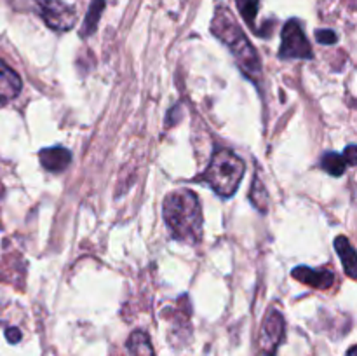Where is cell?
Listing matches in <instances>:
<instances>
[{
  "instance_id": "cell-9",
  "label": "cell",
  "mask_w": 357,
  "mask_h": 356,
  "mask_svg": "<svg viewBox=\"0 0 357 356\" xmlns=\"http://www.w3.org/2000/svg\"><path fill=\"white\" fill-rule=\"evenodd\" d=\"M42 166L51 173H61L72 161V154L65 147H51V149H42L38 154Z\"/></svg>"
},
{
  "instance_id": "cell-11",
  "label": "cell",
  "mask_w": 357,
  "mask_h": 356,
  "mask_svg": "<svg viewBox=\"0 0 357 356\" xmlns=\"http://www.w3.org/2000/svg\"><path fill=\"white\" fill-rule=\"evenodd\" d=\"M128 349L131 356H155L150 337L143 330L132 332L128 341Z\"/></svg>"
},
{
  "instance_id": "cell-5",
  "label": "cell",
  "mask_w": 357,
  "mask_h": 356,
  "mask_svg": "<svg viewBox=\"0 0 357 356\" xmlns=\"http://www.w3.org/2000/svg\"><path fill=\"white\" fill-rule=\"evenodd\" d=\"M284 332L286 323L282 314L279 313L278 309L268 311L260 335V348L264 356H275L278 348L281 346V342L284 341Z\"/></svg>"
},
{
  "instance_id": "cell-13",
  "label": "cell",
  "mask_w": 357,
  "mask_h": 356,
  "mask_svg": "<svg viewBox=\"0 0 357 356\" xmlns=\"http://www.w3.org/2000/svg\"><path fill=\"white\" fill-rule=\"evenodd\" d=\"M105 9V0H93L89 7V13H87L86 21H84V28H82V35H91L94 30H96V24L100 21L101 13Z\"/></svg>"
},
{
  "instance_id": "cell-10",
  "label": "cell",
  "mask_w": 357,
  "mask_h": 356,
  "mask_svg": "<svg viewBox=\"0 0 357 356\" xmlns=\"http://www.w3.org/2000/svg\"><path fill=\"white\" fill-rule=\"evenodd\" d=\"M335 250H337L338 257H340L342 264H344L345 272H347L349 278L354 279L357 276V258H356V251L352 248L351 241L347 239L345 236H338L335 239Z\"/></svg>"
},
{
  "instance_id": "cell-6",
  "label": "cell",
  "mask_w": 357,
  "mask_h": 356,
  "mask_svg": "<svg viewBox=\"0 0 357 356\" xmlns=\"http://www.w3.org/2000/svg\"><path fill=\"white\" fill-rule=\"evenodd\" d=\"M49 28L56 31H66L73 28L77 21V14L72 6L61 0H49L38 13Z\"/></svg>"
},
{
  "instance_id": "cell-2",
  "label": "cell",
  "mask_w": 357,
  "mask_h": 356,
  "mask_svg": "<svg viewBox=\"0 0 357 356\" xmlns=\"http://www.w3.org/2000/svg\"><path fill=\"white\" fill-rule=\"evenodd\" d=\"M211 30L227 47L232 51L234 58H236L237 65L241 66L244 73L251 79L258 80L261 77V63L258 58L257 51H255L253 44L250 42V38L244 35L243 28L237 24V21L234 20L232 14L229 13V9L223 6H220L216 9L215 17H213Z\"/></svg>"
},
{
  "instance_id": "cell-14",
  "label": "cell",
  "mask_w": 357,
  "mask_h": 356,
  "mask_svg": "<svg viewBox=\"0 0 357 356\" xmlns=\"http://www.w3.org/2000/svg\"><path fill=\"white\" fill-rule=\"evenodd\" d=\"M250 199L257 209H260V212H265V209H267L268 194H267V188H265L264 181H261L260 178H255L253 187H251V192H250Z\"/></svg>"
},
{
  "instance_id": "cell-20",
  "label": "cell",
  "mask_w": 357,
  "mask_h": 356,
  "mask_svg": "<svg viewBox=\"0 0 357 356\" xmlns=\"http://www.w3.org/2000/svg\"><path fill=\"white\" fill-rule=\"evenodd\" d=\"M356 351H357L356 346H351V348H349V351H347V356H356Z\"/></svg>"
},
{
  "instance_id": "cell-19",
  "label": "cell",
  "mask_w": 357,
  "mask_h": 356,
  "mask_svg": "<svg viewBox=\"0 0 357 356\" xmlns=\"http://www.w3.org/2000/svg\"><path fill=\"white\" fill-rule=\"evenodd\" d=\"M47 2H49V0H23L24 6L31 7V9L37 10V13H40V9H42V7H44Z\"/></svg>"
},
{
  "instance_id": "cell-17",
  "label": "cell",
  "mask_w": 357,
  "mask_h": 356,
  "mask_svg": "<svg viewBox=\"0 0 357 356\" xmlns=\"http://www.w3.org/2000/svg\"><path fill=\"white\" fill-rule=\"evenodd\" d=\"M6 339L10 342V344H17V342L21 341L20 328H16V327L7 328V330H6Z\"/></svg>"
},
{
  "instance_id": "cell-18",
  "label": "cell",
  "mask_w": 357,
  "mask_h": 356,
  "mask_svg": "<svg viewBox=\"0 0 357 356\" xmlns=\"http://www.w3.org/2000/svg\"><path fill=\"white\" fill-rule=\"evenodd\" d=\"M356 154H357L356 145H349L347 150L342 154V156H344V159H345V163H347V166H354V164H356Z\"/></svg>"
},
{
  "instance_id": "cell-8",
  "label": "cell",
  "mask_w": 357,
  "mask_h": 356,
  "mask_svg": "<svg viewBox=\"0 0 357 356\" xmlns=\"http://www.w3.org/2000/svg\"><path fill=\"white\" fill-rule=\"evenodd\" d=\"M293 278L317 290H330L335 283V274L330 271H316L310 267L293 269Z\"/></svg>"
},
{
  "instance_id": "cell-4",
  "label": "cell",
  "mask_w": 357,
  "mask_h": 356,
  "mask_svg": "<svg viewBox=\"0 0 357 356\" xmlns=\"http://www.w3.org/2000/svg\"><path fill=\"white\" fill-rule=\"evenodd\" d=\"M279 56L284 59L312 58V47H310L309 38L305 37V31H303L302 23L298 20H289L282 28Z\"/></svg>"
},
{
  "instance_id": "cell-16",
  "label": "cell",
  "mask_w": 357,
  "mask_h": 356,
  "mask_svg": "<svg viewBox=\"0 0 357 356\" xmlns=\"http://www.w3.org/2000/svg\"><path fill=\"white\" fill-rule=\"evenodd\" d=\"M316 38L319 44H335L337 42V34L333 30H317Z\"/></svg>"
},
{
  "instance_id": "cell-3",
  "label": "cell",
  "mask_w": 357,
  "mask_h": 356,
  "mask_svg": "<svg viewBox=\"0 0 357 356\" xmlns=\"http://www.w3.org/2000/svg\"><path fill=\"white\" fill-rule=\"evenodd\" d=\"M246 173V164L229 149L216 150L206 168L202 180L220 195V198H232L243 181Z\"/></svg>"
},
{
  "instance_id": "cell-15",
  "label": "cell",
  "mask_w": 357,
  "mask_h": 356,
  "mask_svg": "<svg viewBox=\"0 0 357 356\" xmlns=\"http://www.w3.org/2000/svg\"><path fill=\"white\" fill-rule=\"evenodd\" d=\"M258 2L260 0H237V7H239L241 14L250 24L255 23V17H257L258 13Z\"/></svg>"
},
{
  "instance_id": "cell-7",
  "label": "cell",
  "mask_w": 357,
  "mask_h": 356,
  "mask_svg": "<svg viewBox=\"0 0 357 356\" xmlns=\"http://www.w3.org/2000/svg\"><path fill=\"white\" fill-rule=\"evenodd\" d=\"M21 87H23L21 77L6 61L0 59V105L14 100L20 94Z\"/></svg>"
},
{
  "instance_id": "cell-1",
  "label": "cell",
  "mask_w": 357,
  "mask_h": 356,
  "mask_svg": "<svg viewBox=\"0 0 357 356\" xmlns=\"http://www.w3.org/2000/svg\"><path fill=\"white\" fill-rule=\"evenodd\" d=\"M164 220L173 237L183 243H199L202 237V208L195 192L178 188L169 192L162 206Z\"/></svg>"
},
{
  "instance_id": "cell-12",
  "label": "cell",
  "mask_w": 357,
  "mask_h": 356,
  "mask_svg": "<svg viewBox=\"0 0 357 356\" xmlns=\"http://www.w3.org/2000/svg\"><path fill=\"white\" fill-rule=\"evenodd\" d=\"M321 166L326 173H330L331 177H342L345 173V168H347V163H345L344 156L337 152H326L321 159Z\"/></svg>"
}]
</instances>
